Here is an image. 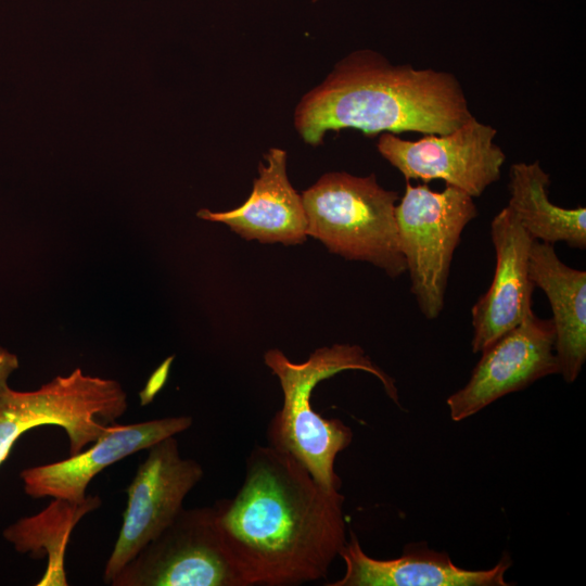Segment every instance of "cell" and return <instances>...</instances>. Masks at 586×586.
Returning <instances> with one entry per match:
<instances>
[{
    "mask_svg": "<svg viewBox=\"0 0 586 586\" xmlns=\"http://www.w3.org/2000/svg\"><path fill=\"white\" fill-rule=\"evenodd\" d=\"M264 360L278 377L283 393V405L267 426L269 446L292 456L327 491L340 492L342 483L334 462L339 453L352 443L353 431L342 420L323 418L314 411L311 393L322 380L342 371L360 370L374 375L399 406L394 379L359 345L352 344L320 347L300 364L273 348L265 353Z\"/></svg>",
    "mask_w": 586,
    "mask_h": 586,
    "instance_id": "3957f363",
    "label": "cell"
},
{
    "mask_svg": "<svg viewBox=\"0 0 586 586\" xmlns=\"http://www.w3.org/2000/svg\"><path fill=\"white\" fill-rule=\"evenodd\" d=\"M259 163L258 177L249 199L228 212L202 208L199 218L222 222L245 240L262 243L301 244L307 238V218L302 195L286 175V152L271 148Z\"/></svg>",
    "mask_w": 586,
    "mask_h": 586,
    "instance_id": "5bb4252c",
    "label": "cell"
},
{
    "mask_svg": "<svg viewBox=\"0 0 586 586\" xmlns=\"http://www.w3.org/2000/svg\"><path fill=\"white\" fill-rule=\"evenodd\" d=\"M549 184L550 176L539 161L512 164L507 207L534 241L563 242L570 247L585 250L586 208H564L553 204L548 195Z\"/></svg>",
    "mask_w": 586,
    "mask_h": 586,
    "instance_id": "2e32d148",
    "label": "cell"
},
{
    "mask_svg": "<svg viewBox=\"0 0 586 586\" xmlns=\"http://www.w3.org/2000/svg\"><path fill=\"white\" fill-rule=\"evenodd\" d=\"M18 368V359L15 354L0 345V387L8 384L10 374Z\"/></svg>",
    "mask_w": 586,
    "mask_h": 586,
    "instance_id": "ac0fdd59",
    "label": "cell"
},
{
    "mask_svg": "<svg viewBox=\"0 0 586 586\" xmlns=\"http://www.w3.org/2000/svg\"><path fill=\"white\" fill-rule=\"evenodd\" d=\"M497 130L474 116L446 135H424L405 140L382 132L377 143L379 153L405 177L443 180L479 198L499 180L506 154L495 142Z\"/></svg>",
    "mask_w": 586,
    "mask_h": 586,
    "instance_id": "ba28073f",
    "label": "cell"
},
{
    "mask_svg": "<svg viewBox=\"0 0 586 586\" xmlns=\"http://www.w3.org/2000/svg\"><path fill=\"white\" fill-rule=\"evenodd\" d=\"M395 214L411 293L425 319L434 320L444 309L454 253L464 228L479 214L476 205L455 187L436 192L426 183L407 181Z\"/></svg>",
    "mask_w": 586,
    "mask_h": 586,
    "instance_id": "8992f818",
    "label": "cell"
},
{
    "mask_svg": "<svg viewBox=\"0 0 586 586\" xmlns=\"http://www.w3.org/2000/svg\"><path fill=\"white\" fill-rule=\"evenodd\" d=\"M344 575L328 586H507L505 574L512 564L508 555L487 570L456 565L445 552L425 545L406 546L400 557L379 560L368 556L356 534L340 549Z\"/></svg>",
    "mask_w": 586,
    "mask_h": 586,
    "instance_id": "4fadbf2b",
    "label": "cell"
},
{
    "mask_svg": "<svg viewBox=\"0 0 586 586\" xmlns=\"http://www.w3.org/2000/svg\"><path fill=\"white\" fill-rule=\"evenodd\" d=\"M528 272L549 301L559 373L572 383L586 360V272L564 264L553 244L539 241L532 243Z\"/></svg>",
    "mask_w": 586,
    "mask_h": 586,
    "instance_id": "9a60e30c",
    "label": "cell"
},
{
    "mask_svg": "<svg viewBox=\"0 0 586 586\" xmlns=\"http://www.w3.org/2000/svg\"><path fill=\"white\" fill-rule=\"evenodd\" d=\"M313 1H318V0H313Z\"/></svg>",
    "mask_w": 586,
    "mask_h": 586,
    "instance_id": "ffe728a7",
    "label": "cell"
},
{
    "mask_svg": "<svg viewBox=\"0 0 586 586\" xmlns=\"http://www.w3.org/2000/svg\"><path fill=\"white\" fill-rule=\"evenodd\" d=\"M491 237L496 255L494 277L471 309V347L475 354L533 313L535 285L530 278L528 259L534 240L507 206L493 218Z\"/></svg>",
    "mask_w": 586,
    "mask_h": 586,
    "instance_id": "8fae6325",
    "label": "cell"
},
{
    "mask_svg": "<svg viewBox=\"0 0 586 586\" xmlns=\"http://www.w3.org/2000/svg\"><path fill=\"white\" fill-rule=\"evenodd\" d=\"M171 359L173 357L168 358L151 377L146 388L141 394L142 398L145 399L148 397H151L162 386L166 379Z\"/></svg>",
    "mask_w": 586,
    "mask_h": 586,
    "instance_id": "d6986e66",
    "label": "cell"
},
{
    "mask_svg": "<svg viewBox=\"0 0 586 586\" xmlns=\"http://www.w3.org/2000/svg\"><path fill=\"white\" fill-rule=\"evenodd\" d=\"M473 117L453 73L394 65L361 49L342 59L294 112L302 139L318 145L329 130L354 128L366 136L406 131L446 135Z\"/></svg>",
    "mask_w": 586,
    "mask_h": 586,
    "instance_id": "7a4b0ae2",
    "label": "cell"
},
{
    "mask_svg": "<svg viewBox=\"0 0 586 586\" xmlns=\"http://www.w3.org/2000/svg\"><path fill=\"white\" fill-rule=\"evenodd\" d=\"M301 195L306 233L329 252L370 263L391 278L406 271L395 214L399 196L382 188L374 174L327 173Z\"/></svg>",
    "mask_w": 586,
    "mask_h": 586,
    "instance_id": "277c9868",
    "label": "cell"
},
{
    "mask_svg": "<svg viewBox=\"0 0 586 586\" xmlns=\"http://www.w3.org/2000/svg\"><path fill=\"white\" fill-rule=\"evenodd\" d=\"M467 384L446 403L453 421H462L510 393L559 373L551 319L533 311L488 347Z\"/></svg>",
    "mask_w": 586,
    "mask_h": 586,
    "instance_id": "30bf717a",
    "label": "cell"
},
{
    "mask_svg": "<svg viewBox=\"0 0 586 586\" xmlns=\"http://www.w3.org/2000/svg\"><path fill=\"white\" fill-rule=\"evenodd\" d=\"M128 408L127 393L111 379L85 374L76 368L35 391L0 387V466L16 441L42 425L62 428L69 456L104 435Z\"/></svg>",
    "mask_w": 586,
    "mask_h": 586,
    "instance_id": "5b68a950",
    "label": "cell"
},
{
    "mask_svg": "<svg viewBox=\"0 0 586 586\" xmlns=\"http://www.w3.org/2000/svg\"><path fill=\"white\" fill-rule=\"evenodd\" d=\"M192 425L190 416L153 419L132 424L113 423L87 450L64 460L24 469V492L33 498L80 501L91 480L111 464L175 436Z\"/></svg>",
    "mask_w": 586,
    "mask_h": 586,
    "instance_id": "7c38bea8",
    "label": "cell"
},
{
    "mask_svg": "<svg viewBox=\"0 0 586 586\" xmlns=\"http://www.w3.org/2000/svg\"><path fill=\"white\" fill-rule=\"evenodd\" d=\"M203 473L198 461L181 456L175 436L148 448L126 491L123 524L103 573L106 584L171 523Z\"/></svg>",
    "mask_w": 586,
    "mask_h": 586,
    "instance_id": "9c48e42d",
    "label": "cell"
},
{
    "mask_svg": "<svg viewBox=\"0 0 586 586\" xmlns=\"http://www.w3.org/2000/svg\"><path fill=\"white\" fill-rule=\"evenodd\" d=\"M112 586H242L216 531L213 507L182 508L111 581Z\"/></svg>",
    "mask_w": 586,
    "mask_h": 586,
    "instance_id": "52a82bcc",
    "label": "cell"
},
{
    "mask_svg": "<svg viewBox=\"0 0 586 586\" xmlns=\"http://www.w3.org/2000/svg\"><path fill=\"white\" fill-rule=\"evenodd\" d=\"M101 504L99 496H86L80 501L53 498L39 513L21 518L3 530V538L17 552L36 559L48 558L38 586L67 585L64 563L69 536L77 523Z\"/></svg>",
    "mask_w": 586,
    "mask_h": 586,
    "instance_id": "e0dca14e",
    "label": "cell"
},
{
    "mask_svg": "<svg viewBox=\"0 0 586 586\" xmlns=\"http://www.w3.org/2000/svg\"><path fill=\"white\" fill-rule=\"evenodd\" d=\"M344 500L292 456L269 445L252 449L235 496L212 506L242 586H293L327 576L346 542Z\"/></svg>",
    "mask_w": 586,
    "mask_h": 586,
    "instance_id": "6da1fadb",
    "label": "cell"
}]
</instances>
